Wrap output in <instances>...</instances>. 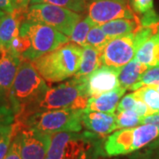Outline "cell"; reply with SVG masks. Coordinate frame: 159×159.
<instances>
[{
  "label": "cell",
  "mask_w": 159,
  "mask_h": 159,
  "mask_svg": "<svg viewBox=\"0 0 159 159\" xmlns=\"http://www.w3.org/2000/svg\"><path fill=\"white\" fill-rule=\"evenodd\" d=\"M134 95L148 106L151 114L159 113V91L152 86H144L134 91Z\"/></svg>",
  "instance_id": "22"
},
{
  "label": "cell",
  "mask_w": 159,
  "mask_h": 159,
  "mask_svg": "<svg viewBox=\"0 0 159 159\" xmlns=\"http://www.w3.org/2000/svg\"><path fill=\"white\" fill-rule=\"evenodd\" d=\"M48 89L45 80L36 71L33 62L23 58L9 93L15 119L25 115Z\"/></svg>",
  "instance_id": "2"
},
{
  "label": "cell",
  "mask_w": 159,
  "mask_h": 159,
  "mask_svg": "<svg viewBox=\"0 0 159 159\" xmlns=\"http://www.w3.org/2000/svg\"><path fill=\"white\" fill-rule=\"evenodd\" d=\"M82 112L81 110L72 108L37 112L29 116L22 123L18 124L47 134L59 132H80L83 126Z\"/></svg>",
  "instance_id": "7"
},
{
  "label": "cell",
  "mask_w": 159,
  "mask_h": 159,
  "mask_svg": "<svg viewBox=\"0 0 159 159\" xmlns=\"http://www.w3.org/2000/svg\"><path fill=\"white\" fill-rule=\"evenodd\" d=\"M158 137L159 128L150 124L124 128L107 137L103 149L108 157L128 155L144 148Z\"/></svg>",
  "instance_id": "5"
},
{
  "label": "cell",
  "mask_w": 159,
  "mask_h": 159,
  "mask_svg": "<svg viewBox=\"0 0 159 159\" xmlns=\"http://www.w3.org/2000/svg\"><path fill=\"white\" fill-rule=\"evenodd\" d=\"M6 12H5V11H3L0 10V19L3 17V16H5V15H6Z\"/></svg>",
  "instance_id": "35"
},
{
  "label": "cell",
  "mask_w": 159,
  "mask_h": 159,
  "mask_svg": "<svg viewBox=\"0 0 159 159\" xmlns=\"http://www.w3.org/2000/svg\"><path fill=\"white\" fill-rule=\"evenodd\" d=\"M148 68V66L133 58L130 62L119 68V84L126 90L130 89L132 86L138 82L141 76Z\"/></svg>",
  "instance_id": "19"
},
{
  "label": "cell",
  "mask_w": 159,
  "mask_h": 159,
  "mask_svg": "<svg viewBox=\"0 0 159 159\" xmlns=\"http://www.w3.org/2000/svg\"><path fill=\"white\" fill-rule=\"evenodd\" d=\"M23 57L11 49L0 51V94H9Z\"/></svg>",
  "instance_id": "13"
},
{
  "label": "cell",
  "mask_w": 159,
  "mask_h": 159,
  "mask_svg": "<svg viewBox=\"0 0 159 159\" xmlns=\"http://www.w3.org/2000/svg\"><path fill=\"white\" fill-rule=\"evenodd\" d=\"M134 58L148 67L159 66V33L150 37L138 49Z\"/></svg>",
  "instance_id": "20"
},
{
  "label": "cell",
  "mask_w": 159,
  "mask_h": 159,
  "mask_svg": "<svg viewBox=\"0 0 159 159\" xmlns=\"http://www.w3.org/2000/svg\"><path fill=\"white\" fill-rule=\"evenodd\" d=\"M126 89L119 86L116 89L102 94L97 97H89L84 111H100L105 113H115L120 99L125 95Z\"/></svg>",
  "instance_id": "16"
},
{
  "label": "cell",
  "mask_w": 159,
  "mask_h": 159,
  "mask_svg": "<svg viewBox=\"0 0 159 159\" xmlns=\"http://www.w3.org/2000/svg\"><path fill=\"white\" fill-rule=\"evenodd\" d=\"M0 10L6 13H11L14 11L11 0H0Z\"/></svg>",
  "instance_id": "34"
},
{
  "label": "cell",
  "mask_w": 159,
  "mask_h": 159,
  "mask_svg": "<svg viewBox=\"0 0 159 159\" xmlns=\"http://www.w3.org/2000/svg\"><path fill=\"white\" fill-rule=\"evenodd\" d=\"M125 110H133L136 111L140 116H142V118L151 115V112L148 108V106L140 98H138L134 95V93H130L123 96L118 104L116 112L125 111Z\"/></svg>",
  "instance_id": "21"
},
{
  "label": "cell",
  "mask_w": 159,
  "mask_h": 159,
  "mask_svg": "<svg viewBox=\"0 0 159 159\" xmlns=\"http://www.w3.org/2000/svg\"><path fill=\"white\" fill-rule=\"evenodd\" d=\"M81 15L69 9L51 4L30 5L25 12V20L44 23L70 36Z\"/></svg>",
  "instance_id": "8"
},
{
  "label": "cell",
  "mask_w": 159,
  "mask_h": 159,
  "mask_svg": "<svg viewBox=\"0 0 159 159\" xmlns=\"http://www.w3.org/2000/svg\"><path fill=\"white\" fill-rule=\"evenodd\" d=\"M27 9H14L0 19V51L10 49L12 40L20 34V27L25 20Z\"/></svg>",
  "instance_id": "15"
},
{
  "label": "cell",
  "mask_w": 159,
  "mask_h": 159,
  "mask_svg": "<svg viewBox=\"0 0 159 159\" xmlns=\"http://www.w3.org/2000/svg\"><path fill=\"white\" fill-rule=\"evenodd\" d=\"M4 159H22L20 154V141L19 131L13 137L9 150Z\"/></svg>",
  "instance_id": "31"
},
{
  "label": "cell",
  "mask_w": 159,
  "mask_h": 159,
  "mask_svg": "<svg viewBox=\"0 0 159 159\" xmlns=\"http://www.w3.org/2000/svg\"><path fill=\"white\" fill-rule=\"evenodd\" d=\"M35 4H51L78 13L83 12L86 8V0H31L30 5Z\"/></svg>",
  "instance_id": "27"
},
{
  "label": "cell",
  "mask_w": 159,
  "mask_h": 159,
  "mask_svg": "<svg viewBox=\"0 0 159 159\" xmlns=\"http://www.w3.org/2000/svg\"><path fill=\"white\" fill-rule=\"evenodd\" d=\"M82 47L67 43L32 61L39 74L50 83L60 82L77 73L81 59Z\"/></svg>",
  "instance_id": "3"
},
{
  "label": "cell",
  "mask_w": 159,
  "mask_h": 159,
  "mask_svg": "<svg viewBox=\"0 0 159 159\" xmlns=\"http://www.w3.org/2000/svg\"><path fill=\"white\" fill-rule=\"evenodd\" d=\"M98 137L92 132H59L51 134L47 157L51 159H89Z\"/></svg>",
  "instance_id": "4"
},
{
  "label": "cell",
  "mask_w": 159,
  "mask_h": 159,
  "mask_svg": "<svg viewBox=\"0 0 159 159\" xmlns=\"http://www.w3.org/2000/svg\"><path fill=\"white\" fill-rule=\"evenodd\" d=\"M20 125V124H19ZM20 125L19 130L22 159H45L51 143V134Z\"/></svg>",
  "instance_id": "11"
},
{
  "label": "cell",
  "mask_w": 159,
  "mask_h": 159,
  "mask_svg": "<svg viewBox=\"0 0 159 159\" xmlns=\"http://www.w3.org/2000/svg\"><path fill=\"white\" fill-rule=\"evenodd\" d=\"M95 25L96 24L91 20V19L89 16L83 18L75 25L72 34L69 36V40L72 43L83 47L86 45L88 34L89 33L90 29Z\"/></svg>",
  "instance_id": "23"
},
{
  "label": "cell",
  "mask_w": 159,
  "mask_h": 159,
  "mask_svg": "<svg viewBox=\"0 0 159 159\" xmlns=\"http://www.w3.org/2000/svg\"><path fill=\"white\" fill-rule=\"evenodd\" d=\"M20 34L27 37L30 48L23 58L34 61L41 56L69 43V37L44 23L24 20L20 27Z\"/></svg>",
  "instance_id": "6"
},
{
  "label": "cell",
  "mask_w": 159,
  "mask_h": 159,
  "mask_svg": "<svg viewBox=\"0 0 159 159\" xmlns=\"http://www.w3.org/2000/svg\"><path fill=\"white\" fill-rule=\"evenodd\" d=\"M143 124H150V125H156L159 128V113L151 114L146 116L142 119V125Z\"/></svg>",
  "instance_id": "32"
},
{
  "label": "cell",
  "mask_w": 159,
  "mask_h": 159,
  "mask_svg": "<svg viewBox=\"0 0 159 159\" xmlns=\"http://www.w3.org/2000/svg\"><path fill=\"white\" fill-rule=\"evenodd\" d=\"M14 120L15 114L13 111L5 106H0V133L6 126L13 124Z\"/></svg>",
  "instance_id": "30"
},
{
  "label": "cell",
  "mask_w": 159,
  "mask_h": 159,
  "mask_svg": "<svg viewBox=\"0 0 159 159\" xmlns=\"http://www.w3.org/2000/svg\"><path fill=\"white\" fill-rule=\"evenodd\" d=\"M88 16L96 25L117 19H136L130 0H92L88 6Z\"/></svg>",
  "instance_id": "9"
},
{
  "label": "cell",
  "mask_w": 159,
  "mask_h": 159,
  "mask_svg": "<svg viewBox=\"0 0 159 159\" xmlns=\"http://www.w3.org/2000/svg\"><path fill=\"white\" fill-rule=\"evenodd\" d=\"M82 125L89 132L104 136L118 129L115 113L83 111L81 116Z\"/></svg>",
  "instance_id": "14"
},
{
  "label": "cell",
  "mask_w": 159,
  "mask_h": 159,
  "mask_svg": "<svg viewBox=\"0 0 159 159\" xmlns=\"http://www.w3.org/2000/svg\"><path fill=\"white\" fill-rule=\"evenodd\" d=\"M118 129L131 128L142 125V118L133 110H125L119 112H115Z\"/></svg>",
  "instance_id": "24"
},
{
  "label": "cell",
  "mask_w": 159,
  "mask_h": 159,
  "mask_svg": "<svg viewBox=\"0 0 159 159\" xmlns=\"http://www.w3.org/2000/svg\"><path fill=\"white\" fill-rule=\"evenodd\" d=\"M141 25L140 18L136 19H117L101 25V29L111 39L133 33Z\"/></svg>",
  "instance_id": "18"
},
{
  "label": "cell",
  "mask_w": 159,
  "mask_h": 159,
  "mask_svg": "<svg viewBox=\"0 0 159 159\" xmlns=\"http://www.w3.org/2000/svg\"><path fill=\"white\" fill-rule=\"evenodd\" d=\"M158 33H159V29H158Z\"/></svg>",
  "instance_id": "38"
},
{
  "label": "cell",
  "mask_w": 159,
  "mask_h": 159,
  "mask_svg": "<svg viewBox=\"0 0 159 159\" xmlns=\"http://www.w3.org/2000/svg\"><path fill=\"white\" fill-rule=\"evenodd\" d=\"M13 9H28L31 0H11Z\"/></svg>",
  "instance_id": "33"
},
{
  "label": "cell",
  "mask_w": 159,
  "mask_h": 159,
  "mask_svg": "<svg viewBox=\"0 0 159 159\" xmlns=\"http://www.w3.org/2000/svg\"><path fill=\"white\" fill-rule=\"evenodd\" d=\"M20 130V125L17 123H13L11 125L6 126L0 133V159L6 157V154L11 146V141L14 135Z\"/></svg>",
  "instance_id": "26"
},
{
  "label": "cell",
  "mask_w": 159,
  "mask_h": 159,
  "mask_svg": "<svg viewBox=\"0 0 159 159\" xmlns=\"http://www.w3.org/2000/svg\"><path fill=\"white\" fill-rule=\"evenodd\" d=\"M119 68L102 65L89 75L83 77L89 97H97L119 88Z\"/></svg>",
  "instance_id": "12"
},
{
  "label": "cell",
  "mask_w": 159,
  "mask_h": 159,
  "mask_svg": "<svg viewBox=\"0 0 159 159\" xmlns=\"http://www.w3.org/2000/svg\"><path fill=\"white\" fill-rule=\"evenodd\" d=\"M137 50L134 32L112 38L101 54L102 65L120 68L134 58Z\"/></svg>",
  "instance_id": "10"
},
{
  "label": "cell",
  "mask_w": 159,
  "mask_h": 159,
  "mask_svg": "<svg viewBox=\"0 0 159 159\" xmlns=\"http://www.w3.org/2000/svg\"><path fill=\"white\" fill-rule=\"evenodd\" d=\"M130 5L135 13L144 14L153 9V0H130Z\"/></svg>",
  "instance_id": "29"
},
{
  "label": "cell",
  "mask_w": 159,
  "mask_h": 159,
  "mask_svg": "<svg viewBox=\"0 0 159 159\" xmlns=\"http://www.w3.org/2000/svg\"><path fill=\"white\" fill-rule=\"evenodd\" d=\"M152 87H154V88H156V89H157V90L159 91V83H158V84H157V85L152 86Z\"/></svg>",
  "instance_id": "36"
},
{
  "label": "cell",
  "mask_w": 159,
  "mask_h": 159,
  "mask_svg": "<svg viewBox=\"0 0 159 159\" xmlns=\"http://www.w3.org/2000/svg\"><path fill=\"white\" fill-rule=\"evenodd\" d=\"M159 83V66H149L129 90L135 91L144 86H155Z\"/></svg>",
  "instance_id": "28"
},
{
  "label": "cell",
  "mask_w": 159,
  "mask_h": 159,
  "mask_svg": "<svg viewBox=\"0 0 159 159\" xmlns=\"http://www.w3.org/2000/svg\"><path fill=\"white\" fill-rule=\"evenodd\" d=\"M101 52L97 49L86 44L82 47L81 59L77 73L74 77L82 78L92 74L102 66Z\"/></svg>",
  "instance_id": "17"
},
{
  "label": "cell",
  "mask_w": 159,
  "mask_h": 159,
  "mask_svg": "<svg viewBox=\"0 0 159 159\" xmlns=\"http://www.w3.org/2000/svg\"><path fill=\"white\" fill-rule=\"evenodd\" d=\"M45 159H51V158H50V157H46Z\"/></svg>",
  "instance_id": "37"
},
{
  "label": "cell",
  "mask_w": 159,
  "mask_h": 159,
  "mask_svg": "<svg viewBox=\"0 0 159 159\" xmlns=\"http://www.w3.org/2000/svg\"><path fill=\"white\" fill-rule=\"evenodd\" d=\"M89 99V97L86 93L84 78L74 77L66 82L48 89L43 97L25 115L20 119H15L14 121L22 123L32 114L53 110L72 108L84 111L88 105Z\"/></svg>",
  "instance_id": "1"
},
{
  "label": "cell",
  "mask_w": 159,
  "mask_h": 159,
  "mask_svg": "<svg viewBox=\"0 0 159 159\" xmlns=\"http://www.w3.org/2000/svg\"><path fill=\"white\" fill-rule=\"evenodd\" d=\"M110 40L111 39L109 37L108 35L105 34V33L101 29V27L98 25H95L90 29L89 33L88 34L86 44L96 48L102 53L104 47L107 45Z\"/></svg>",
  "instance_id": "25"
}]
</instances>
